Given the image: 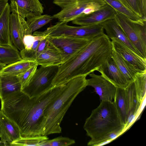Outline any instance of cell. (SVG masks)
Listing matches in <instances>:
<instances>
[{"label": "cell", "mask_w": 146, "mask_h": 146, "mask_svg": "<svg viewBox=\"0 0 146 146\" xmlns=\"http://www.w3.org/2000/svg\"><path fill=\"white\" fill-rule=\"evenodd\" d=\"M63 87V84L53 87L31 98L21 91L8 94L0 99L1 110L18 127L21 137L41 135L45 121L44 110Z\"/></svg>", "instance_id": "obj_1"}, {"label": "cell", "mask_w": 146, "mask_h": 146, "mask_svg": "<svg viewBox=\"0 0 146 146\" xmlns=\"http://www.w3.org/2000/svg\"><path fill=\"white\" fill-rule=\"evenodd\" d=\"M111 41L103 33L94 38L75 56L59 66L52 87L63 85L76 77L87 76L100 67L111 55Z\"/></svg>", "instance_id": "obj_2"}, {"label": "cell", "mask_w": 146, "mask_h": 146, "mask_svg": "<svg viewBox=\"0 0 146 146\" xmlns=\"http://www.w3.org/2000/svg\"><path fill=\"white\" fill-rule=\"evenodd\" d=\"M90 138L88 146H99L110 141L125 130L113 102L101 101L92 111L83 126Z\"/></svg>", "instance_id": "obj_3"}, {"label": "cell", "mask_w": 146, "mask_h": 146, "mask_svg": "<svg viewBox=\"0 0 146 146\" xmlns=\"http://www.w3.org/2000/svg\"><path fill=\"white\" fill-rule=\"evenodd\" d=\"M86 76H78L63 84L60 93L46 106L42 135L61 132L60 124L64 115L75 99L87 86Z\"/></svg>", "instance_id": "obj_4"}, {"label": "cell", "mask_w": 146, "mask_h": 146, "mask_svg": "<svg viewBox=\"0 0 146 146\" xmlns=\"http://www.w3.org/2000/svg\"><path fill=\"white\" fill-rule=\"evenodd\" d=\"M114 19L131 43L146 60V19L134 21L117 11Z\"/></svg>", "instance_id": "obj_5"}, {"label": "cell", "mask_w": 146, "mask_h": 146, "mask_svg": "<svg viewBox=\"0 0 146 146\" xmlns=\"http://www.w3.org/2000/svg\"><path fill=\"white\" fill-rule=\"evenodd\" d=\"M67 23L59 21L42 31H35L33 36L48 37L70 36L85 38H92L104 33V29L101 24L96 25L72 26Z\"/></svg>", "instance_id": "obj_6"}, {"label": "cell", "mask_w": 146, "mask_h": 146, "mask_svg": "<svg viewBox=\"0 0 146 146\" xmlns=\"http://www.w3.org/2000/svg\"><path fill=\"white\" fill-rule=\"evenodd\" d=\"M59 65L41 66L37 69L21 91L30 98L38 96L51 90Z\"/></svg>", "instance_id": "obj_7"}, {"label": "cell", "mask_w": 146, "mask_h": 146, "mask_svg": "<svg viewBox=\"0 0 146 146\" xmlns=\"http://www.w3.org/2000/svg\"><path fill=\"white\" fill-rule=\"evenodd\" d=\"M49 46L60 53L62 64L79 53L93 38L70 36H60L46 37Z\"/></svg>", "instance_id": "obj_8"}, {"label": "cell", "mask_w": 146, "mask_h": 146, "mask_svg": "<svg viewBox=\"0 0 146 146\" xmlns=\"http://www.w3.org/2000/svg\"><path fill=\"white\" fill-rule=\"evenodd\" d=\"M10 15L9 26L10 36L13 44L20 51L25 48L23 43L24 36L32 35L25 19L15 11L12 10Z\"/></svg>", "instance_id": "obj_9"}, {"label": "cell", "mask_w": 146, "mask_h": 146, "mask_svg": "<svg viewBox=\"0 0 146 146\" xmlns=\"http://www.w3.org/2000/svg\"><path fill=\"white\" fill-rule=\"evenodd\" d=\"M90 78L87 79V86L94 88L101 101L113 102L115 98L116 87L101 75L95 74L94 72L89 75Z\"/></svg>", "instance_id": "obj_10"}, {"label": "cell", "mask_w": 146, "mask_h": 146, "mask_svg": "<svg viewBox=\"0 0 146 146\" xmlns=\"http://www.w3.org/2000/svg\"><path fill=\"white\" fill-rule=\"evenodd\" d=\"M116 12L112 7L106 3L100 9L88 15L80 16L72 22L73 24L80 26L97 25L114 19Z\"/></svg>", "instance_id": "obj_11"}, {"label": "cell", "mask_w": 146, "mask_h": 146, "mask_svg": "<svg viewBox=\"0 0 146 146\" xmlns=\"http://www.w3.org/2000/svg\"><path fill=\"white\" fill-rule=\"evenodd\" d=\"M101 0H82L70 6L62 8L52 16L53 19L67 23L83 15H87L88 8Z\"/></svg>", "instance_id": "obj_12"}, {"label": "cell", "mask_w": 146, "mask_h": 146, "mask_svg": "<svg viewBox=\"0 0 146 146\" xmlns=\"http://www.w3.org/2000/svg\"><path fill=\"white\" fill-rule=\"evenodd\" d=\"M98 71L103 77L116 87L125 88L130 83L119 70L111 55L100 67Z\"/></svg>", "instance_id": "obj_13"}, {"label": "cell", "mask_w": 146, "mask_h": 146, "mask_svg": "<svg viewBox=\"0 0 146 146\" xmlns=\"http://www.w3.org/2000/svg\"><path fill=\"white\" fill-rule=\"evenodd\" d=\"M112 49L140 72L146 70V60L139 56L117 38L111 39Z\"/></svg>", "instance_id": "obj_14"}, {"label": "cell", "mask_w": 146, "mask_h": 146, "mask_svg": "<svg viewBox=\"0 0 146 146\" xmlns=\"http://www.w3.org/2000/svg\"><path fill=\"white\" fill-rule=\"evenodd\" d=\"M11 10L25 19L42 15L44 8L39 0H11Z\"/></svg>", "instance_id": "obj_15"}, {"label": "cell", "mask_w": 146, "mask_h": 146, "mask_svg": "<svg viewBox=\"0 0 146 146\" xmlns=\"http://www.w3.org/2000/svg\"><path fill=\"white\" fill-rule=\"evenodd\" d=\"M0 135L1 140L10 143L21 137L16 124L0 110Z\"/></svg>", "instance_id": "obj_16"}, {"label": "cell", "mask_w": 146, "mask_h": 146, "mask_svg": "<svg viewBox=\"0 0 146 146\" xmlns=\"http://www.w3.org/2000/svg\"><path fill=\"white\" fill-rule=\"evenodd\" d=\"M101 24L105 29L106 35L109 38H117L135 53L143 58L129 40L122 29L114 19L108 20Z\"/></svg>", "instance_id": "obj_17"}, {"label": "cell", "mask_w": 146, "mask_h": 146, "mask_svg": "<svg viewBox=\"0 0 146 146\" xmlns=\"http://www.w3.org/2000/svg\"><path fill=\"white\" fill-rule=\"evenodd\" d=\"M128 112V119L125 130L132 122L141 105L138 100L134 81L130 83L125 88Z\"/></svg>", "instance_id": "obj_18"}, {"label": "cell", "mask_w": 146, "mask_h": 146, "mask_svg": "<svg viewBox=\"0 0 146 146\" xmlns=\"http://www.w3.org/2000/svg\"><path fill=\"white\" fill-rule=\"evenodd\" d=\"M35 61L38 65L44 67L60 65L62 64L59 52L49 44L38 56Z\"/></svg>", "instance_id": "obj_19"}, {"label": "cell", "mask_w": 146, "mask_h": 146, "mask_svg": "<svg viewBox=\"0 0 146 146\" xmlns=\"http://www.w3.org/2000/svg\"><path fill=\"white\" fill-rule=\"evenodd\" d=\"M21 85L17 76L0 74V99L5 96L21 91Z\"/></svg>", "instance_id": "obj_20"}, {"label": "cell", "mask_w": 146, "mask_h": 146, "mask_svg": "<svg viewBox=\"0 0 146 146\" xmlns=\"http://www.w3.org/2000/svg\"><path fill=\"white\" fill-rule=\"evenodd\" d=\"M111 56L119 70L128 82L134 81L136 74L141 72L112 49Z\"/></svg>", "instance_id": "obj_21"}, {"label": "cell", "mask_w": 146, "mask_h": 146, "mask_svg": "<svg viewBox=\"0 0 146 146\" xmlns=\"http://www.w3.org/2000/svg\"><path fill=\"white\" fill-rule=\"evenodd\" d=\"M11 10L8 3L0 17V45L13 44L10 35L9 20Z\"/></svg>", "instance_id": "obj_22"}, {"label": "cell", "mask_w": 146, "mask_h": 146, "mask_svg": "<svg viewBox=\"0 0 146 146\" xmlns=\"http://www.w3.org/2000/svg\"><path fill=\"white\" fill-rule=\"evenodd\" d=\"M113 102L123 123L125 125L128 119V112L125 88L116 87Z\"/></svg>", "instance_id": "obj_23"}, {"label": "cell", "mask_w": 146, "mask_h": 146, "mask_svg": "<svg viewBox=\"0 0 146 146\" xmlns=\"http://www.w3.org/2000/svg\"><path fill=\"white\" fill-rule=\"evenodd\" d=\"M36 64L35 61L22 59L14 63L6 65L1 71L0 74L18 76Z\"/></svg>", "instance_id": "obj_24"}, {"label": "cell", "mask_w": 146, "mask_h": 146, "mask_svg": "<svg viewBox=\"0 0 146 146\" xmlns=\"http://www.w3.org/2000/svg\"><path fill=\"white\" fill-rule=\"evenodd\" d=\"M22 59L20 52L14 45H0V63L9 64Z\"/></svg>", "instance_id": "obj_25"}, {"label": "cell", "mask_w": 146, "mask_h": 146, "mask_svg": "<svg viewBox=\"0 0 146 146\" xmlns=\"http://www.w3.org/2000/svg\"><path fill=\"white\" fill-rule=\"evenodd\" d=\"M112 7L116 11L122 14L129 19L137 21L143 19L127 7L120 0H104Z\"/></svg>", "instance_id": "obj_26"}, {"label": "cell", "mask_w": 146, "mask_h": 146, "mask_svg": "<svg viewBox=\"0 0 146 146\" xmlns=\"http://www.w3.org/2000/svg\"><path fill=\"white\" fill-rule=\"evenodd\" d=\"M53 18L47 15H40L27 18V22L31 32L33 33L49 23Z\"/></svg>", "instance_id": "obj_27"}, {"label": "cell", "mask_w": 146, "mask_h": 146, "mask_svg": "<svg viewBox=\"0 0 146 146\" xmlns=\"http://www.w3.org/2000/svg\"><path fill=\"white\" fill-rule=\"evenodd\" d=\"M134 81L138 100L142 104L146 92V70L137 72L135 75Z\"/></svg>", "instance_id": "obj_28"}, {"label": "cell", "mask_w": 146, "mask_h": 146, "mask_svg": "<svg viewBox=\"0 0 146 146\" xmlns=\"http://www.w3.org/2000/svg\"><path fill=\"white\" fill-rule=\"evenodd\" d=\"M48 139L47 136L39 135L21 137L19 139L9 143L10 146H40L41 143Z\"/></svg>", "instance_id": "obj_29"}, {"label": "cell", "mask_w": 146, "mask_h": 146, "mask_svg": "<svg viewBox=\"0 0 146 146\" xmlns=\"http://www.w3.org/2000/svg\"><path fill=\"white\" fill-rule=\"evenodd\" d=\"M129 9L139 17L146 18V4L144 0H120Z\"/></svg>", "instance_id": "obj_30"}, {"label": "cell", "mask_w": 146, "mask_h": 146, "mask_svg": "<svg viewBox=\"0 0 146 146\" xmlns=\"http://www.w3.org/2000/svg\"><path fill=\"white\" fill-rule=\"evenodd\" d=\"M45 38L44 36H39L38 38L35 40L30 48H24L20 51L22 58L26 60L35 61L37 58L36 51L38 47L40 41Z\"/></svg>", "instance_id": "obj_31"}, {"label": "cell", "mask_w": 146, "mask_h": 146, "mask_svg": "<svg viewBox=\"0 0 146 146\" xmlns=\"http://www.w3.org/2000/svg\"><path fill=\"white\" fill-rule=\"evenodd\" d=\"M75 142L74 139L60 136L44 141L41 143L40 146H67L74 144Z\"/></svg>", "instance_id": "obj_32"}, {"label": "cell", "mask_w": 146, "mask_h": 146, "mask_svg": "<svg viewBox=\"0 0 146 146\" xmlns=\"http://www.w3.org/2000/svg\"><path fill=\"white\" fill-rule=\"evenodd\" d=\"M38 65L36 64L32 66L25 72L17 76L19 79L22 88L31 80L37 69Z\"/></svg>", "instance_id": "obj_33"}, {"label": "cell", "mask_w": 146, "mask_h": 146, "mask_svg": "<svg viewBox=\"0 0 146 146\" xmlns=\"http://www.w3.org/2000/svg\"><path fill=\"white\" fill-rule=\"evenodd\" d=\"M38 36H33L32 35H25L23 39L24 48L29 49L32 47L35 40L38 38Z\"/></svg>", "instance_id": "obj_34"}, {"label": "cell", "mask_w": 146, "mask_h": 146, "mask_svg": "<svg viewBox=\"0 0 146 146\" xmlns=\"http://www.w3.org/2000/svg\"><path fill=\"white\" fill-rule=\"evenodd\" d=\"M82 0H53V3L62 8L75 4Z\"/></svg>", "instance_id": "obj_35"}, {"label": "cell", "mask_w": 146, "mask_h": 146, "mask_svg": "<svg viewBox=\"0 0 146 146\" xmlns=\"http://www.w3.org/2000/svg\"><path fill=\"white\" fill-rule=\"evenodd\" d=\"M8 0H0V17L8 3Z\"/></svg>", "instance_id": "obj_36"}, {"label": "cell", "mask_w": 146, "mask_h": 146, "mask_svg": "<svg viewBox=\"0 0 146 146\" xmlns=\"http://www.w3.org/2000/svg\"><path fill=\"white\" fill-rule=\"evenodd\" d=\"M0 146H10L9 143L7 142L0 140Z\"/></svg>", "instance_id": "obj_37"}, {"label": "cell", "mask_w": 146, "mask_h": 146, "mask_svg": "<svg viewBox=\"0 0 146 146\" xmlns=\"http://www.w3.org/2000/svg\"><path fill=\"white\" fill-rule=\"evenodd\" d=\"M6 65L5 64L0 63V72Z\"/></svg>", "instance_id": "obj_38"}, {"label": "cell", "mask_w": 146, "mask_h": 146, "mask_svg": "<svg viewBox=\"0 0 146 146\" xmlns=\"http://www.w3.org/2000/svg\"><path fill=\"white\" fill-rule=\"evenodd\" d=\"M145 3L146 4V0H144Z\"/></svg>", "instance_id": "obj_39"}]
</instances>
